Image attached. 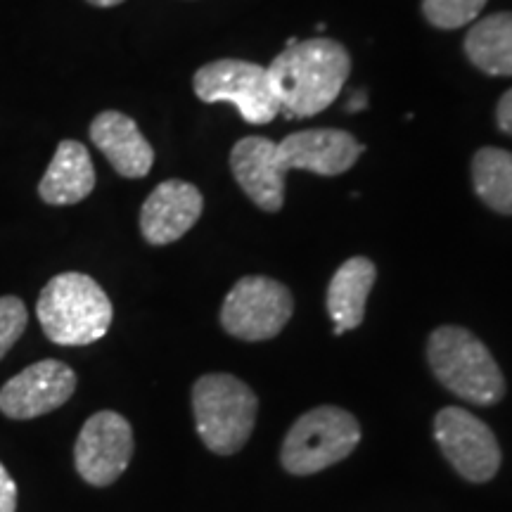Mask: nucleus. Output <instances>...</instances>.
Instances as JSON below:
<instances>
[{
  "instance_id": "f8f14e48",
  "label": "nucleus",
  "mask_w": 512,
  "mask_h": 512,
  "mask_svg": "<svg viewBox=\"0 0 512 512\" xmlns=\"http://www.w3.org/2000/svg\"><path fill=\"white\" fill-rule=\"evenodd\" d=\"M230 169L256 207L268 214L283 209L287 171L278 159V145L261 136L242 138L230 150Z\"/></svg>"
},
{
  "instance_id": "7ed1b4c3",
  "label": "nucleus",
  "mask_w": 512,
  "mask_h": 512,
  "mask_svg": "<svg viewBox=\"0 0 512 512\" xmlns=\"http://www.w3.org/2000/svg\"><path fill=\"white\" fill-rule=\"evenodd\" d=\"M427 361L448 392L477 406H494L505 396V380L482 339L458 325H441L427 342Z\"/></svg>"
},
{
  "instance_id": "5701e85b",
  "label": "nucleus",
  "mask_w": 512,
  "mask_h": 512,
  "mask_svg": "<svg viewBox=\"0 0 512 512\" xmlns=\"http://www.w3.org/2000/svg\"><path fill=\"white\" fill-rule=\"evenodd\" d=\"M368 105V98H366V93L363 91H358L356 95H354V100L349 102V112H358L361 110V107H366Z\"/></svg>"
},
{
  "instance_id": "ddd939ff",
  "label": "nucleus",
  "mask_w": 512,
  "mask_h": 512,
  "mask_svg": "<svg viewBox=\"0 0 512 512\" xmlns=\"http://www.w3.org/2000/svg\"><path fill=\"white\" fill-rule=\"evenodd\" d=\"M202 192L192 183L164 181L150 192L140 211L143 238L155 247L181 240L202 216Z\"/></svg>"
},
{
  "instance_id": "9b49d317",
  "label": "nucleus",
  "mask_w": 512,
  "mask_h": 512,
  "mask_svg": "<svg viewBox=\"0 0 512 512\" xmlns=\"http://www.w3.org/2000/svg\"><path fill=\"white\" fill-rule=\"evenodd\" d=\"M366 150L347 131L339 128H311L287 136L278 145V159L285 171L299 169L318 176H339L349 171Z\"/></svg>"
},
{
  "instance_id": "20e7f679",
  "label": "nucleus",
  "mask_w": 512,
  "mask_h": 512,
  "mask_svg": "<svg viewBox=\"0 0 512 512\" xmlns=\"http://www.w3.org/2000/svg\"><path fill=\"white\" fill-rule=\"evenodd\" d=\"M259 399L240 377L202 375L192 387V413L204 446L216 456H233L252 437Z\"/></svg>"
},
{
  "instance_id": "6e6552de",
  "label": "nucleus",
  "mask_w": 512,
  "mask_h": 512,
  "mask_svg": "<svg viewBox=\"0 0 512 512\" xmlns=\"http://www.w3.org/2000/svg\"><path fill=\"white\" fill-rule=\"evenodd\" d=\"M434 437L448 463L467 482H489L501 467V446L484 420L458 406L441 408L434 418Z\"/></svg>"
},
{
  "instance_id": "6ab92c4d",
  "label": "nucleus",
  "mask_w": 512,
  "mask_h": 512,
  "mask_svg": "<svg viewBox=\"0 0 512 512\" xmlns=\"http://www.w3.org/2000/svg\"><path fill=\"white\" fill-rule=\"evenodd\" d=\"M486 0H422L427 22L437 29H460L475 22Z\"/></svg>"
},
{
  "instance_id": "dca6fc26",
  "label": "nucleus",
  "mask_w": 512,
  "mask_h": 512,
  "mask_svg": "<svg viewBox=\"0 0 512 512\" xmlns=\"http://www.w3.org/2000/svg\"><path fill=\"white\" fill-rule=\"evenodd\" d=\"M377 268L366 256L344 261L328 285V313L335 323V335L356 330L366 316L368 294L373 290Z\"/></svg>"
},
{
  "instance_id": "0eeeda50",
  "label": "nucleus",
  "mask_w": 512,
  "mask_h": 512,
  "mask_svg": "<svg viewBox=\"0 0 512 512\" xmlns=\"http://www.w3.org/2000/svg\"><path fill=\"white\" fill-rule=\"evenodd\" d=\"M294 311L292 294L266 275L238 280L221 306V325L242 342H264L280 335Z\"/></svg>"
},
{
  "instance_id": "2eb2a0df",
  "label": "nucleus",
  "mask_w": 512,
  "mask_h": 512,
  "mask_svg": "<svg viewBox=\"0 0 512 512\" xmlns=\"http://www.w3.org/2000/svg\"><path fill=\"white\" fill-rule=\"evenodd\" d=\"M95 188V166L88 150L76 140L57 145L46 176L38 183V195L53 207H69L86 200Z\"/></svg>"
},
{
  "instance_id": "f03ea898",
  "label": "nucleus",
  "mask_w": 512,
  "mask_h": 512,
  "mask_svg": "<svg viewBox=\"0 0 512 512\" xmlns=\"http://www.w3.org/2000/svg\"><path fill=\"white\" fill-rule=\"evenodd\" d=\"M36 316L50 342L86 347L110 330L114 309L110 297L86 273H60L43 287Z\"/></svg>"
},
{
  "instance_id": "f257e3e1",
  "label": "nucleus",
  "mask_w": 512,
  "mask_h": 512,
  "mask_svg": "<svg viewBox=\"0 0 512 512\" xmlns=\"http://www.w3.org/2000/svg\"><path fill=\"white\" fill-rule=\"evenodd\" d=\"M349 72L347 48L325 36L287 46L268 67L275 98L287 117H316L328 110Z\"/></svg>"
},
{
  "instance_id": "4468645a",
  "label": "nucleus",
  "mask_w": 512,
  "mask_h": 512,
  "mask_svg": "<svg viewBox=\"0 0 512 512\" xmlns=\"http://www.w3.org/2000/svg\"><path fill=\"white\" fill-rule=\"evenodd\" d=\"M91 140L124 178H145L155 164V150L124 112H100L91 124Z\"/></svg>"
},
{
  "instance_id": "9d476101",
  "label": "nucleus",
  "mask_w": 512,
  "mask_h": 512,
  "mask_svg": "<svg viewBox=\"0 0 512 512\" xmlns=\"http://www.w3.org/2000/svg\"><path fill=\"white\" fill-rule=\"evenodd\" d=\"M76 392V373L67 363L46 358L5 382L0 413L12 420H34L64 406Z\"/></svg>"
},
{
  "instance_id": "a211bd4d",
  "label": "nucleus",
  "mask_w": 512,
  "mask_h": 512,
  "mask_svg": "<svg viewBox=\"0 0 512 512\" xmlns=\"http://www.w3.org/2000/svg\"><path fill=\"white\" fill-rule=\"evenodd\" d=\"M477 197L498 214H512V152L482 147L472 159Z\"/></svg>"
},
{
  "instance_id": "39448f33",
  "label": "nucleus",
  "mask_w": 512,
  "mask_h": 512,
  "mask_svg": "<svg viewBox=\"0 0 512 512\" xmlns=\"http://www.w3.org/2000/svg\"><path fill=\"white\" fill-rule=\"evenodd\" d=\"M358 441L361 425L354 415L337 406H318L290 427L280 460L290 475H316L349 458Z\"/></svg>"
},
{
  "instance_id": "4be33fe9",
  "label": "nucleus",
  "mask_w": 512,
  "mask_h": 512,
  "mask_svg": "<svg viewBox=\"0 0 512 512\" xmlns=\"http://www.w3.org/2000/svg\"><path fill=\"white\" fill-rule=\"evenodd\" d=\"M496 121H498V126H501L503 133H508V136H512V88L503 95L501 102H498Z\"/></svg>"
},
{
  "instance_id": "412c9836",
  "label": "nucleus",
  "mask_w": 512,
  "mask_h": 512,
  "mask_svg": "<svg viewBox=\"0 0 512 512\" xmlns=\"http://www.w3.org/2000/svg\"><path fill=\"white\" fill-rule=\"evenodd\" d=\"M17 510V484L0 463V512H15Z\"/></svg>"
},
{
  "instance_id": "b1692460",
  "label": "nucleus",
  "mask_w": 512,
  "mask_h": 512,
  "mask_svg": "<svg viewBox=\"0 0 512 512\" xmlns=\"http://www.w3.org/2000/svg\"><path fill=\"white\" fill-rule=\"evenodd\" d=\"M88 3L95 5V8H114V5H121L124 0H88Z\"/></svg>"
},
{
  "instance_id": "aec40b11",
  "label": "nucleus",
  "mask_w": 512,
  "mask_h": 512,
  "mask_svg": "<svg viewBox=\"0 0 512 512\" xmlns=\"http://www.w3.org/2000/svg\"><path fill=\"white\" fill-rule=\"evenodd\" d=\"M27 306L19 297H0V361L27 330Z\"/></svg>"
},
{
  "instance_id": "1a4fd4ad",
  "label": "nucleus",
  "mask_w": 512,
  "mask_h": 512,
  "mask_svg": "<svg viewBox=\"0 0 512 512\" xmlns=\"http://www.w3.org/2000/svg\"><path fill=\"white\" fill-rule=\"evenodd\" d=\"M133 430L124 415L100 411L86 420L74 446V465L83 482L110 486L133 458Z\"/></svg>"
},
{
  "instance_id": "423d86ee",
  "label": "nucleus",
  "mask_w": 512,
  "mask_h": 512,
  "mask_svg": "<svg viewBox=\"0 0 512 512\" xmlns=\"http://www.w3.org/2000/svg\"><path fill=\"white\" fill-rule=\"evenodd\" d=\"M195 95L202 102H230L247 124H271L278 117L280 102L275 98L271 76L261 64L245 60H216L197 69L192 79Z\"/></svg>"
},
{
  "instance_id": "f3484780",
  "label": "nucleus",
  "mask_w": 512,
  "mask_h": 512,
  "mask_svg": "<svg viewBox=\"0 0 512 512\" xmlns=\"http://www.w3.org/2000/svg\"><path fill=\"white\" fill-rule=\"evenodd\" d=\"M465 53L479 72L512 76V12H496L479 19L467 31Z\"/></svg>"
}]
</instances>
